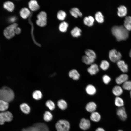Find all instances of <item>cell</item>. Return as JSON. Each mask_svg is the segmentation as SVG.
Returning a JSON list of instances; mask_svg holds the SVG:
<instances>
[{
    "label": "cell",
    "instance_id": "21",
    "mask_svg": "<svg viewBox=\"0 0 131 131\" xmlns=\"http://www.w3.org/2000/svg\"><path fill=\"white\" fill-rule=\"evenodd\" d=\"M113 94L117 97H119L123 93V90L122 88L119 86H115L112 90Z\"/></svg>",
    "mask_w": 131,
    "mask_h": 131
},
{
    "label": "cell",
    "instance_id": "46",
    "mask_svg": "<svg viewBox=\"0 0 131 131\" xmlns=\"http://www.w3.org/2000/svg\"><path fill=\"white\" fill-rule=\"evenodd\" d=\"M130 95L131 98V90H130Z\"/></svg>",
    "mask_w": 131,
    "mask_h": 131
},
{
    "label": "cell",
    "instance_id": "5",
    "mask_svg": "<svg viewBox=\"0 0 131 131\" xmlns=\"http://www.w3.org/2000/svg\"><path fill=\"white\" fill-rule=\"evenodd\" d=\"M13 115L9 111H5L0 113V125L3 124L5 122H9L12 120Z\"/></svg>",
    "mask_w": 131,
    "mask_h": 131
},
{
    "label": "cell",
    "instance_id": "23",
    "mask_svg": "<svg viewBox=\"0 0 131 131\" xmlns=\"http://www.w3.org/2000/svg\"><path fill=\"white\" fill-rule=\"evenodd\" d=\"M90 117L92 121L95 122H98L100 120L101 117L99 113L94 111L91 113Z\"/></svg>",
    "mask_w": 131,
    "mask_h": 131
},
{
    "label": "cell",
    "instance_id": "33",
    "mask_svg": "<svg viewBox=\"0 0 131 131\" xmlns=\"http://www.w3.org/2000/svg\"><path fill=\"white\" fill-rule=\"evenodd\" d=\"M32 96L33 98L37 100L41 99L42 96V95L41 92L39 90H36L33 93Z\"/></svg>",
    "mask_w": 131,
    "mask_h": 131
},
{
    "label": "cell",
    "instance_id": "31",
    "mask_svg": "<svg viewBox=\"0 0 131 131\" xmlns=\"http://www.w3.org/2000/svg\"><path fill=\"white\" fill-rule=\"evenodd\" d=\"M68 26V24L66 22H62L59 24V29L61 32H65L67 31Z\"/></svg>",
    "mask_w": 131,
    "mask_h": 131
},
{
    "label": "cell",
    "instance_id": "22",
    "mask_svg": "<svg viewBox=\"0 0 131 131\" xmlns=\"http://www.w3.org/2000/svg\"><path fill=\"white\" fill-rule=\"evenodd\" d=\"M124 26L128 31L131 30V17L128 16L125 17L124 21Z\"/></svg>",
    "mask_w": 131,
    "mask_h": 131
},
{
    "label": "cell",
    "instance_id": "41",
    "mask_svg": "<svg viewBox=\"0 0 131 131\" xmlns=\"http://www.w3.org/2000/svg\"><path fill=\"white\" fill-rule=\"evenodd\" d=\"M36 23L38 26L43 27L46 25L47 21L40 20L37 19L36 21Z\"/></svg>",
    "mask_w": 131,
    "mask_h": 131
},
{
    "label": "cell",
    "instance_id": "20",
    "mask_svg": "<svg viewBox=\"0 0 131 131\" xmlns=\"http://www.w3.org/2000/svg\"><path fill=\"white\" fill-rule=\"evenodd\" d=\"M30 13L29 10L27 8H22L20 12V16L24 19H26L29 16Z\"/></svg>",
    "mask_w": 131,
    "mask_h": 131
},
{
    "label": "cell",
    "instance_id": "13",
    "mask_svg": "<svg viewBox=\"0 0 131 131\" xmlns=\"http://www.w3.org/2000/svg\"><path fill=\"white\" fill-rule=\"evenodd\" d=\"M85 91L88 94L91 95L95 94L96 92L95 87L91 84H88L87 86L85 88Z\"/></svg>",
    "mask_w": 131,
    "mask_h": 131
},
{
    "label": "cell",
    "instance_id": "43",
    "mask_svg": "<svg viewBox=\"0 0 131 131\" xmlns=\"http://www.w3.org/2000/svg\"><path fill=\"white\" fill-rule=\"evenodd\" d=\"M16 20V18L14 16L11 17L9 19V21L11 22H15Z\"/></svg>",
    "mask_w": 131,
    "mask_h": 131
},
{
    "label": "cell",
    "instance_id": "11",
    "mask_svg": "<svg viewBox=\"0 0 131 131\" xmlns=\"http://www.w3.org/2000/svg\"><path fill=\"white\" fill-rule=\"evenodd\" d=\"M118 67L123 72L125 73L128 71L127 65L123 60H120L117 62Z\"/></svg>",
    "mask_w": 131,
    "mask_h": 131
},
{
    "label": "cell",
    "instance_id": "18",
    "mask_svg": "<svg viewBox=\"0 0 131 131\" xmlns=\"http://www.w3.org/2000/svg\"><path fill=\"white\" fill-rule=\"evenodd\" d=\"M3 7L5 9L10 12H12L14 8V4L12 2L9 1L5 2Z\"/></svg>",
    "mask_w": 131,
    "mask_h": 131
},
{
    "label": "cell",
    "instance_id": "34",
    "mask_svg": "<svg viewBox=\"0 0 131 131\" xmlns=\"http://www.w3.org/2000/svg\"><path fill=\"white\" fill-rule=\"evenodd\" d=\"M115 103L116 106L119 107H123L124 105L123 101L119 97H117L115 98Z\"/></svg>",
    "mask_w": 131,
    "mask_h": 131
},
{
    "label": "cell",
    "instance_id": "16",
    "mask_svg": "<svg viewBox=\"0 0 131 131\" xmlns=\"http://www.w3.org/2000/svg\"><path fill=\"white\" fill-rule=\"evenodd\" d=\"M96 107V104L94 102H90L87 104L86 106V109L88 112L92 113L95 111Z\"/></svg>",
    "mask_w": 131,
    "mask_h": 131
},
{
    "label": "cell",
    "instance_id": "30",
    "mask_svg": "<svg viewBox=\"0 0 131 131\" xmlns=\"http://www.w3.org/2000/svg\"><path fill=\"white\" fill-rule=\"evenodd\" d=\"M82 60L83 62L87 65H91L93 63L95 60L90 58L86 55L82 56Z\"/></svg>",
    "mask_w": 131,
    "mask_h": 131
},
{
    "label": "cell",
    "instance_id": "44",
    "mask_svg": "<svg viewBox=\"0 0 131 131\" xmlns=\"http://www.w3.org/2000/svg\"><path fill=\"white\" fill-rule=\"evenodd\" d=\"M95 131H105L102 128H98L96 129Z\"/></svg>",
    "mask_w": 131,
    "mask_h": 131
},
{
    "label": "cell",
    "instance_id": "28",
    "mask_svg": "<svg viewBox=\"0 0 131 131\" xmlns=\"http://www.w3.org/2000/svg\"><path fill=\"white\" fill-rule=\"evenodd\" d=\"M95 18L98 22L100 23H103L104 21L103 15L100 11H97L96 13Z\"/></svg>",
    "mask_w": 131,
    "mask_h": 131
},
{
    "label": "cell",
    "instance_id": "19",
    "mask_svg": "<svg viewBox=\"0 0 131 131\" xmlns=\"http://www.w3.org/2000/svg\"><path fill=\"white\" fill-rule=\"evenodd\" d=\"M71 15L75 18H77L78 16L81 17L82 14L78 8L76 7L72 8L70 10Z\"/></svg>",
    "mask_w": 131,
    "mask_h": 131
},
{
    "label": "cell",
    "instance_id": "4",
    "mask_svg": "<svg viewBox=\"0 0 131 131\" xmlns=\"http://www.w3.org/2000/svg\"><path fill=\"white\" fill-rule=\"evenodd\" d=\"M55 127L57 131H69L70 124L66 120H60L56 123Z\"/></svg>",
    "mask_w": 131,
    "mask_h": 131
},
{
    "label": "cell",
    "instance_id": "1",
    "mask_svg": "<svg viewBox=\"0 0 131 131\" xmlns=\"http://www.w3.org/2000/svg\"><path fill=\"white\" fill-rule=\"evenodd\" d=\"M111 31L118 41L125 40L128 37V31L123 25L114 26L112 27Z\"/></svg>",
    "mask_w": 131,
    "mask_h": 131
},
{
    "label": "cell",
    "instance_id": "29",
    "mask_svg": "<svg viewBox=\"0 0 131 131\" xmlns=\"http://www.w3.org/2000/svg\"><path fill=\"white\" fill-rule=\"evenodd\" d=\"M57 105L59 108L62 110H65L67 108V104L65 100L60 99L58 101Z\"/></svg>",
    "mask_w": 131,
    "mask_h": 131
},
{
    "label": "cell",
    "instance_id": "35",
    "mask_svg": "<svg viewBox=\"0 0 131 131\" xmlns=\"http://www.w3.org/2000/svg\"><path fill=\"white\" fill-rule=\"evenodd\" d=\"M53 118L52 114L49 111H46L43 115V119L46 121L49 122L51 121Z\"/></svg>",
    "mask_w": 131,
    "mask_h": 131
},
{
    "label": "cell",
    "instance_id": "17",
    "mask_svg": "<svg viewBox=\"0 0 131 131\" xmlns=\"http://www.w3.org/2000/svg\"><path fill=\"white\" fill-rule=\"evenodd\" d=\"M83 21L85 25L88 26H91L93 25L94 19L91 16H88L85 17Z\"/></svg>",
    "mask_w": 131,
    "mask_h": 131
},
{
    "label": "cell",
    "instance_id": "15",
    "mask_svg": "<svg viewBox=\"0 0 131 131\" xmlns=\"http://www.w3.org/2000/svg\"><path fill=\"white\" fill-rule=\"evenodd\" d=\"M29 7L32 11H35L38 10L39 6L37 1L35 0H31L28 3Z\"/></svg>",
    "mask_w": 131,
    "mask_h": 131
},
{
    "label": "cell",
    "instance_id": "3",
    "mask_svg": "<svg viewBox=\"0 0 131 131\" xmlns=\"http://www.w3.org/2000/svg\"><path fill=\"white\" fill-rule=\"evenodd\" d=\"M18 25L16 23H14L6 27L4 30L3 34L5 37L8 39H10L15 36V29Z\"/></svg>",
    "mask_w": 131,
    "mask_h": 131
},
{
    "label": "cell",
    "instance_id": "39",
    "mask_svg": "<svg viewBox=\"0 0 131 131\" xmlns=\"http://www.w3.org/2000/svg\"><path fill=\"white\" fill-rule=\"evenodd\" d=\"M46 105L49 109L51 110H54L55 107V105L54 103L50 100H48L46 102Z\"/></svg>",
    "mask_w": 131,
    "mask_h": 131
},
{
    "label": "cell",
    "instance_id": "10",
    "mask_svg": "<svg viewBox=\"0 0 131 131\" xmlns=\"http://www.w3.org/2000/svg\"><path fill=\"white\" fill-rule=\"evenodd\" d=\"M128 77L127 74H122L116 78V82L117 84H121L128 80Z\"/></svg>",
    "mask_w": 131,
    "mask_h": 131
},
{
    "label": "cell",
    "instance_id": "9",
    "mask_svg": "<svg viewBox=\"0 0 131 131\" xmlns=\"http://www.w3.org/2000/svg\"><path fill=\"white\" fill-rule=\"evenodd\" d=\"M99 71L98 65L95 63H93L87 69V72L91 75L96 74Z\"/></svg>",
    "mask_w": 131,
    "mask_h": 131
},
{
    "label": "cell",
    "instance_id": "38",
    "mask_svg": "<svg viewBox=\"0 0 131 131\" xmlns=\"http://www.w3.org/2000/svg\"><path fill=\"white\" fill-rule=\"evenodd\" d=\"M122 88L124 90H131V81L127 80L124 83L122 86Z\"/></svg>",
    "mask_w": 131,
    "mask_h": 131
},
{
    "label": "cell",
    "instance_id": "47",
    "mask_svg": "<svg viewBox=\"0 0 131 131\" xmlns=\"http://www.w3.org/2000/svg\"><path fill=\"white\" fill-rule=\"evenodd\" d=\"M118 131H123L122 130H119Z\"/></svg>",
    "mask_w": 131,
    "mask_h": 131
},
{
    "label": "cell",
    "instance_id": "42",
    "mask_svg": "<svg viewBox=\"0 0 131 131\" xmlns=\"http://www.w3.org/2000/svg\"><path fill=\"white\" fill-rule=\"evenodd\" d=\"M21 32V29L19 27H17L15 29V33L18 34H19Z\"/></svg>",
    "mask_w": 131,
    "mask_h": 131
},
{
    "label": "cell",
    "instance_id": "12",
    "mask_svg": "<svg viewBox=\"0 0 131 131\" xmlns=\"http://www.w3.org/2000/svg\"><path fill=\"white\" fill-rule=\"evenodd\" d=\"M69 76L70 78L75 80H79L80 76L78 71L74 69H72L69 71Z\"/></svg>",
    "mask_w": 131,
    "mask_h": 131
},
{
    "label": "cell",
    "instance_id": "45",
    "mask_svg": "<svg viewBox=\"0 0 131 131\" xmlns=\"http://www.w3.org/2000/svg\"><path fill=\"white\" fill-rule=\"evenodd\" d=\"M129 55L130 57L131 58V49L129 53Z\"/></svg>",
    "mask_w": 131,
    "mask_h": 131
},
{
    "label": "cell",
    "instance_id": "24",
    "mask_svg": "<svg viewBox=\"0 0 131 131\" xmlns=\"http://www.w3.org/2000/svg\"><path fill=\"white\" fill-rule=\"evenodd\" d=\"M8 103L2 100H0V111H5L8 108Z\"/></svg>",
    "mask_w": 131,
    "mask_h": 131
},
{
    "label": "cell",
    "instance_id": "32",
    "mask_svg": "<svg viewBox=\"0 0 131 131\" xmlns=\"http://www.w3.org/2000/svg\"><path fill=\"white\" fill-rule=\"evenodd\" d=\"M109 66V63L107 61L103 60L101 61L100 65V67L103 70L106 71L108 69Z\"/></svg>",
    "mask_w": 131,
    "mask_h": 131
},
{
    "label": "cell",
    "instance_id": "25",
    "mask_svg": "<svg viewBox=\"0 0 131 131\" xmlns=\"http://www.w3.org/2000/svg\"><path fill=\"white\" fill-rule=\"evenodd\" d=\"M81 29L77 27L76 26L71 31V33L74 37H77L81 35Z\"/></svg>",
    "mask_w": 131,
    "mask_h": 131
},
{
    "label": "cell",
    "instance_id": "8",
    "mask_svg": "<svg viewBox=\"0 0 131 131\" xmlns=\"http://www.w3.org/2000/svg\"><path fill=\"white\" fill-rule=\"evenodd\" d=\"M90 126V120L85 118H82L80 121L79 126L82 130H86L89 129Z\"/></svg>",
    "mask_w": 131,
    "mask_h": 131
},
{
    "label": "cell",
    "instance_id": "7",
    "mask_svg": "<svg viewBox=\"0 0 131 131\" xmlns=\"http://www.w3.org/2000/svg\"><path fill=\"white\" fill-rule=\"evenodd\" d=\"M116 113L121 120L125 121L126 119L127 115L125 108L124 107L118 108L117 110Z\"/></svg>",
    "mask_w": 131,
    "mask_h": 131
},
{
    "label": "cell",
    "instance_id": "26",
    "mask_svg": "<svg viewBox=\"0 0 131 131\" xmlns=\"http://www.w3.org/2000/svg\"><path fill=\"white\" fill-rule=\"evenodd\" d=\"M20 107L21 111L25 114H28L30 111V108L27 104L24 103L20 105Z\"/></svg>",
    "mask_w": 131,
    "mask_h": 131
},
{
    "label": "cell",
    "instance_id": "40",
    "mask_svg": "<svg viewBox=\"0 0 131 131\" xmlns=\"http://www.w3.org/2000/svg\"><path fill=\"white\" fill-rule=\"evenodd\" d=\"M102 80L104 83L106 84H108L111 80L110 77L107 75H105L102 77Z\"/></svg>",
    "mask_w": 131,
    "mask_h": 131
},
{
    "label": "cell",
    "instance_id": "37",
    "mask_svg": "<svg viewBox=\"0 0 131 131\" xmlns=\"http://www.w3.org/2000/svg\"><path fill=\"white\" fill-rule=\"evenodd\" d=\"M47 14L46 13L43 11L40 12L37 16L38 20H42L47 21Z\"/></svg>",
    "mask_w": 131,
    "mask_h": 131
},
{
    "label": "cell",
    "instance_id": "2",
    "mask_svg": "<svg viewBox=\"0 0 131 131\" xmlns=\"http://www.w3.org/2000/svg\"><path fill=\"white\" fill-rule=\"evenodd\" d=\"M14 97V93L10 88L4 86L0 89V100L9 103L13 100Z\"/></svg>",
    "mask_w": 131,
    "mask_h": 131
},
{
    "label": "cell",
    "instance_id": "14",
    "mask_svg": "<svg viewBox=\"0 0 131 131\" xmlns=\"http://www.w3.org/2000/svg\"><path fill=\"white\" fill-rule=\"evenodd\" d=\"M117 14L120 17H123L125 16L127 12L126 7L123 5H121L118 8Z\"/></svg>",
    "mask_w": 131,
    "mask_h": 131
},
{
    "label": "cell",
    "instance_id": "6",
    "mask_svg": "<svg viewBox=\"0 0 131 131\" xmlns=\"http://www.w3.org/2000/svg\"><path fill=\"white\" fill-rule=\"evenodd\" d=\"M109 56L110 60L114 63L120 60L122 57L121 53L115 49H112L109 51Z\"/></svg>",
    "mask_w": 131,
    "mask_h": 131
},
{
    "label": "cell",
    "instance_id": "36",
    "mask_svg": "<svg viewBox=\"0 0 131 131\" xmlns=\"http://www.w3.org/2000/svg\"><path fill=\"white\" fill-rule=\"evenodd\" d=\"M66 16V13L63 10L59 11L57 14V17L58 19L60 20H63Z\"/></svg>",
    "mask_w": 131,
    "mask_h": 131
},
{
    "label": "cell",
    "instance_id": "27",
    "mask_svg": "<svg viewBox=\"0 0 131 131\" xmlns=\"http://www.w3.org/2000/svg\"><path fill=\"white\" fill-rule=\"evenodd\" d=\"M85 55L90 58L95 60L96 57V55L95 52L93 50L87 49L85 51Z\"/></svg>",
    "mask_w": 131,
    "mask_h": 131
}]
</instances>
